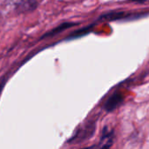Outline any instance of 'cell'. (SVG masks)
I'll return each mask as SVG.
<instances>
[{
  "label": "cell",
  "instance_id": "5",
  "mask_svg": "<svg viewBox=\"0 0 149 149\" xmlns=\"http://www.w3.org/2000/svg\"><path fill=\"white\" fill-rule=\"evenodd\" d=\"M76 24H78L77 23H63L61 24L60 25H58V27L52 29V31H50L49 32L45 33L44 36L41 37V38H49V37H52V36H55L58 33H60L62 31L67 29V28H71L72 26H75Z\"/></svg>",
  "mask_w": 149,
  "mask_h": 149
},
{
  "label": "cell",
  "instance_id": "1",
  "mask_svg": "<svg viewBox=\"0 0 149 149\" xmlns=\"http://www.w3.org/2000/svg\"><path fill=\"white\" fill-rule=\"evenodd\" d=\"M95 131V123L88 122L85 124L83 127H79L76 130V133L73 136L67 141V143H81L84 141H86L93 136Z\"/></svg>",
  "mask_w": 149,
  "mask_h": 149
},
{
  "label": "cell",
  "instance_id": "2",
  "mask_svg": "<svg viewBox=\"0 0 149 149\" xmlns=\"http://www.w3.org/2000/svg\"><path fill=\"white\" fill-rule=\"evenodd\" d=\"M124 101V97L121 93L115 92L113 95H111L104 105V109L107 112H112L119 107Z\"/></svg>",
  "mask_w": 149,
  "mask_h": 149
},
{
  "label": "cell",
  "instance_id": "6",
  "mask_svg": "<svg viewBox=\"0 0 149 149\" xmlns=\"http://www.w3.org/2000/svg\"><path fill=\"white\" fill-rule=\"evenodd\" d=\"M133 1H137V2H146V1H149V0H133Z\"/></svg>",
  "mask_w": 149,
  "mask_h": 149
},
{
  "label": "cell",
  "instance_id": "4",
  "mask_svg": "<svg viewBox=\"0 0 149 149\" xmlns=\"http://www.w3.org/2000/svg\"><path fill=\"white\" fill-rule=\"evenodd\" d=\"M37 6V0H20L17 4V10L18 12H27L34 10Z\"/></svg>",
  "mask_w": 149,
  "mask_h": 149
},
{
  "label": "cell",
  "instance_id": "3",
  "mask_svg": "<svg viewBox=\"0 0 149 149\" xmlns=\"http://www.w3.org/2000/svg\"><path fill=\"white\" fill-rule=\"evenodd\" d=\"M114 132L113 129H109L107 127H105L102 131V134L98 145L94 146L96 148H110L113 143Z\"/></svg>",
  "mask_w": 149,
  "mask_h": 149
}]
</instances>
